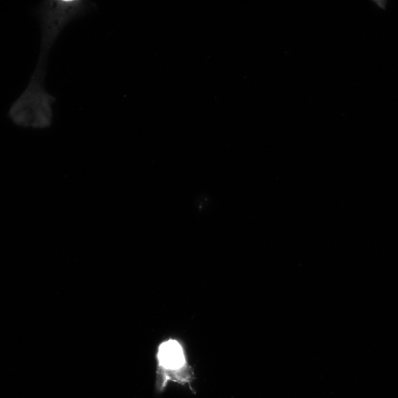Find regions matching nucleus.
<instances>
[{
    "instance_id": "7ed1b4c3",
    "label": "nucleus",
    "mask_w": 398,
    "mask_h": 398,
    "mask_svg": "<svg viewBox=\"0 0 398 398\" xmlns=\"http://www.w3.org/2000/svg\"><path fill=\"white\" fill-rule=\"evenodd\" d=\"M156 359L158 392H164L169 382L188 385L192 390L193 371L188 364L185 347L179 340L167 339L162 342L158 347Z\"/></svg>"
},
{
    "instance_id": "f257e3e1",
    "label": "nucleus",
    "mask_w": 398,
    "mask_h": 398,
    "mask_svg": "<svg viewBox=\"0 0 398 398\" xmlns=\"http://www.w3.org/2000/svg\"><path fill=\"white\" fill-rule=\"evenodd\" d=\"M94 6L84 0H46L41 3L37 9L41 24V40L37 70L46 72L50 51L66 25L84 16Z\"/></svg>"
},
{
    "instance_id": "f03ea898",
    "label": "nucleus",
    "mask_w": 398,
    "mask_h": 398,
    "mask_svg": "<svg viewBox=\"0 0 398 398\" xmlns=\"http://www.w3.org/2000/svg\"><path fill=\"white\" fill-rule=\"evenodd\" d=\"M56 101L46 91L44 82L30 79L21 96L11 105L8 115L20 127L49 128L52 124V105Z\"/></svg>"
}]
</instances>
